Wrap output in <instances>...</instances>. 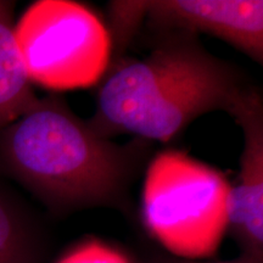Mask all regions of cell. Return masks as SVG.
Wrapping results in <instances>:
<instances>
[{
  "label": "cell",
  "instance_id": "obj_6",
  "mask_svg": "<svg viewBox=\"0 0 263 263\" xmlns=\"http://www.w3.org/2000/svg\"><path fill=\"white\" fill-rule=\"evenodd\" d=\"M144 21L160 33L212 35L263 62L262 0H143Z\"/></svg>",
  "mask_w": 263,
  "mask_h": 263
},
{
  "label": "cell",
  "instance_id": "obj_10",
  "mask_svg": "<svg viewBox=\"0 0 263 263\" xmlns=\"http://www.w3.org/2000/svg\"><path fill=\"white\" fill-rule=\"evenodd\" d=\"M141 263H263V261L259 259L248 257V256L239 255V257L234 259H230V261H223V262H207V261H197V259H186V258H180L176 257L172 255H164V254H156L150 256L149 258H146L145 261Z\"/></svg>",
  "mask_w": 263,
  "mask_h": 263
},
{
  "label": "cell",
  "instance_id": "obj_9",
  "mask_svg": "<svg viewBox=\"0 0 263 263\" xmlns=\"http://www.w3.org/2000/svg\"><path fill=\"white\" fill-rule=\"evenodd\" d=\"M52 263H140L120 246L97 236H85L66 248Z\"/></svg>",
  "mask_w": 263,
  "mask_h": 263
},
{
  "label": "cell",
  "instance_id": "obj_4",
  "mask_svg": "<svg viewBox=\"0 0 263 263\" xmlns=\"http://www.w3.org/2000/svg\"><path fill=\"white\" fill-rule=\"evenodd\" d=\"M15 34L31 81L49 89L97 83L110 65L107 28L78 3H34L15 25Z\"/></svg>",
  "mask_w": 263,
  "mask_h": 263
},
{
  "label": "cell",
  "instance_id": "obj_2",
  "mask_svg": "<svg viewBox=\"0 0 263 263\" xmlns=\"http://www.w3.org/2000/svg\"><path fill=\"white\" fill-rule=\"evenodd\" d=\"M250 85L238 66L207 51L197 35L160 33L147 57L108 65L87 121L108 139L130 134L170 143L202 115L228 114Z\"/></svg>",
  "mask_w": 263,
  "mask_h": 263
},
{
  "label": "cell",
  "instance_id": "obj_8",
  "mask_svg": "<svg viewBox=\"0 0 263 263\" xmlns=\"http://www.w3.org/2000/svg\"><path fill=\"white\" fill-rule=\"evenodd\" d=\"M49 239L42 222L0 185V263H48Z\"/></svg>",
  "mask_w": 263,
  "mask_h": 263
},
{
  "label": "cell",
  "instance_id": "obj_3",
  "mask_svg": "<svg viewBox=\"0 0 263 263\" xmlns=\"http://www.w3.org/2000/svg\"><path fill=\"white\" fill-rule=\"evenodd\" d=\"M145 171L140 216L147 234L176 257L215 256L227 232L224 176L174 149L155 154Z\"/></svg>",
  "mask_w": 263,
  "mask_h": 263
},
{
  "label": "cell",
  "instance_id": "obj_7",
  "mask_svg": "<svg viewBox=\"0 0 263 263\" xmlns=\"http://www.w3.org/2000/svg\"><path fill=\"white\" fill-rule=\"evenodd\" d=\"M14 8L0 0V130L39 101L16 39Z\"/></svg>",
  "mask_w": 263,
  "mask_h": 263
},
{
  "label": "cell",
  "instance_id": "obj_5",
  "mask_svg": "<svg viewBox=\"0 0 263 263\" xmlns=\"http://www.w3.org/2000/svg\"><path fill=\"white\" fill-rule=\"evenodd\" d=\"M228 115L241 127L244 146L239 174L227 197V230L240 255L263 261V97L252 84L236 99Z\"/></svg>",
  "mask_w": 263,
  "mask_h": 263
},
{
  "label": "cell",
  "instance_id": "obj_1",
  "mask_svg": "<svg viewBox=\"0 0 263 263\" xmlns=\"http://www.w3.org/2000/svg\"><path fill=\"white\" fill-rule=\"evenodd\" d=\"M154 143H115L98 134L60 95L39 99L0 130V168L58 216L108 207L129 210L132 185Z\"/></svg>",
  "mask_w": 263,
  "mask_h": 263
}]
</instances>
